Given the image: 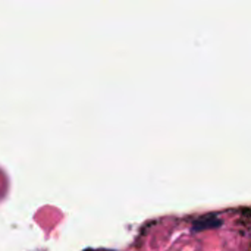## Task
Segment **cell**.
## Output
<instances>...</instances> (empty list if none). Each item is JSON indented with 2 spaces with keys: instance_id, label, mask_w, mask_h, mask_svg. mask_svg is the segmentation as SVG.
<instances>
[{
  "instance_id": "6da1fadb",
  "label": "cell",
  "mask_w": 251,
  "mask_h": 251,
  "mask_svg": "<svg viewBox=\"0 0 251 251\" xmlns=\"http://www.w3.org/2000/svg\"><path fill=\"white\" fill-rule=\"evenodd\" d=\"M221 225H222V219L215 213H209V215H204V216H201L193 222V231L194 232H203L207 229L219 228Z\"/></svg>"
}]
</instances>
